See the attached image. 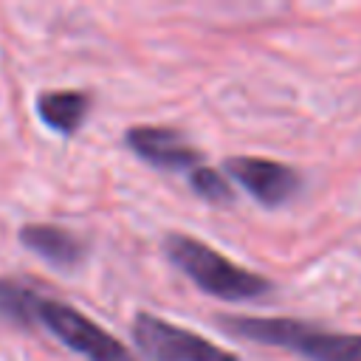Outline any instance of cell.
<instances>
[{"label": "cell", "instance_id": "cell-1", "mask_svg": "<svg viewBox=\"0 0 361 361\" xmlns=\"http://www.w3.org/2000/svg\"><path fill=\"white\" fill-rule=\"evenodd\" d=\"M223 330L231 336L285 347L293 353L307 355L310 361H361V336L347 333H324L305 322L293 319H257V316H226L220 319Z\"/></svg>", "mask_w": 361, "mask_h": 361}, {"label": "cell", "instance_id": "cell-2", "mask_svg": "<svg viewBox=\"0 0 361 361\" xmlns=\"http://www.w3.org/2000/svg\"><path fill=\"white\" fill-rule=\"evenodd\" d=\"M164 251L166 257L206 293L217 296V299H254L262 296L265 290H271V282L228 262L223 254H217L214 248H209L206 243L189 237V234H166L164 237Z\"/></svg>", "mask_w": 361, "mask_h": 361}, {"label": "cell", "instance_id": "cell-3", "mask_svg": "<svg viewBox=\"0 0 361 361\" xmlns=\"http://www.w3.org/2000/svg\"><path fill=\"white\" fill-rule=\"evenodd\" d=\"M37 324L48 327L65 347L73 353L85 355L87 361H135L124 344L107 330H102L96 322H90L85 313L76 307L56 302V299H42L37 302Z\"/></svg>", "mask_w": 361, "mask_h": 361}, {"label": "cell", "instance_id": "cell-4", "mask_svg": "<svg viewBox=\"0 0 361 361\" xmlns=\"http://www.w3.org/2000/svg\"><path fill=\"white\" fill-rule=\"evenodd\" d=\"M135 347L152 361H237L234 353L212 344L209 338L169 324L152 313H138L133 322Z\"/></svg>", "mask_w": 361, "mask_h": 361}, {"label": "cell", "instance_id": "cell-5", "mask_svg": "<svg viewBox=\"0 0 361 361\" xmlns=\"http://www.w3.org/2000/svg\"><path fill=\"white\" fill-rule=\"evenodd\" d=\"M223 166L262 206H282L302 186L299 172L279 161L254 158V155H231V158H226Z\"/></svg>", "mask_w": 361, "mask_h": 361}, {"label": "cell", "instance_id": "cell-6", "mask_svg": "<svg viewBox=\"0 0 361 361\" xmlns=\"http://www.w3.org/2000/svg\"><path fill=\"white\" fill-rule=\"evenodd\" d=\"M124 141L141 161L158 169H192L200 161V152L169 127H130Z\"/></svg>", "mask_w": 361, "mask_h": 361}, {"label": "cell", "instance_id": "cell-7", "mask_svg": "<svg viewBox=\"0 0 361 361\" xmlns=\"http://www.w3.org/2000/svg\"><path fill=\"white\" fill-rule=\"evenodd\" d=\"M20 243L56 268H73L82 259V243L68 228L59 226L28 223L20 228Z\"/></svg>", "mask_w": 361, "mask_h": 361}, {"label": "cell", "instance_id": "cell-8", "mask_svg": "<svg viewBox=\"0 0 361 361\" xmlns=\"http://www.w3.org/2000/svg\"><path fill=\"white\" fill-rule=\"evenodd\" d=\"M90 110V96L82 90H48L37 99V116L56 133L73 135Z\"/></svg>", "mask_w": 361, "mask_h": 361}, {"label": "cell", "instance_id": "cell-9", "mask_svg": "<svg viewBox=\"0 0 361 361\" xmlns=\"http://www.w3.org/2000/svg\"><path fill=\"white\" fill-rule=\"evenodd\" d=\"M37 302L39 296L17 282L0 279V313L23 327H34L37 324Z\"/></svg>", "mask_w": 361, "mask_h": 361}, {"label": "cell", "instance_id": "cell-10", "mask_svg": "<svg viewBox=\"0 0 361 361\" xmlns=\"http://www.w3.org/2000/svg\"><path fill=\"white\" fill-rule=\"evenodd\" d=\"M189 189L197 197L209 200V203H228V200H234L231 183L220 172H214L212 166H195V169H189Z\"/></svg>", "mask_w": 361, "mask_h": 361}]
</instances>
